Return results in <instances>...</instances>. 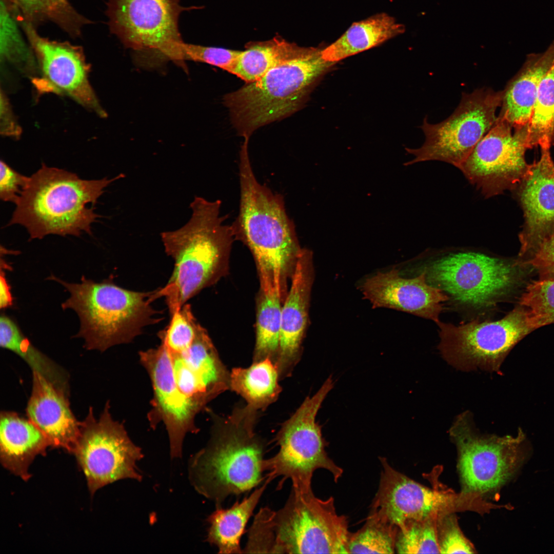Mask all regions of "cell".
<instances>
[{"mask_svg":"<svg viewBox=\"0 0 554 554\" xmlns=\"http://www.w3.org/2000/svg\"><path fill=\"white\" fill-rule=\"evenodd\" d=\"M369 516L399 529L412 520L471 510L484 513L494 505L481 496L425 487L393 469L385 458Z\"/></svg>","mask_w":554,"mask_h":554,"instance_id":"obj_14","label":"cell"},{"mask_svg":"<svg viewBox=\"0 0 554 554\" xmlns=\"http://www.w3.org/2000/svg\"><path fill=\"white\" fill-rule=\"evenodd\" d=\"M360 288L373 308L402 311L436 323L440 321L443 303L449 300L443 291L427 282L423 271L412 278L403 277L394 268L377 272L366 278Z\"/></svg>","mask_w":554,"mask_h":554,"instance_id":"obj_20","label":"cell"},{"mask_svg":"<svg viewBox=\"0 0 554 554\" xmlns=\"http://www.w3.org/2000/svg\"><path fill=\"white\" fill-rule=\"evenodd\" d=\"M333 387L329 377L311 397H307L284 424L276 437L279 450L265 459L264 471L271 481L282 477L289 479L292 486L303 490L312 489L313 474L318 469L329 471L337 483L343 470L328 457L321 428L315 422L316 414L327 394Z\"/></svg>","mask_w":554,"mask_h":554,"instance_id":"obj_10","label":"cell"},{"mask_svg":"<svg viewBox=\"0 0 554 554\" xmlns=\"http://www.w3.org/2000/svg\"><path fill=\"white\" fill-rule=\"evenodd\" d=\"M261 296L256 322L255 361L270 358L278 352L281 324V295L265 269L259 268Z\"/></svg>","mask_w":554,"mask_h":554,"instance_id":"obj_31","label":"cell"},{"mask_svg":"<svg viewBox=\"0 0 554 554\" xmlns=\"http://www.w3.org/2000/svg\"><path fill=\"white\" fill-rule=\"evenodd\" d=\"M503 94V91L489 88L463 93L459 105L446 120L433 124L425 118L421 126L425 141L419 148H406L414 158L404 165L438 161L459 168L497 121Z\"/></svg>","mask_w":554,"mask_h":554,"instance_id":"obj_13","label":"cell"},{"mask_svg":"<svg viewBox=\"0 0 554 554\" xmlns=\"http://www.w3.org/2000/svg\"><path fill=\"white\" fill-rule=\"evenodd\" d=\"M106 13L111 33L133 51L136 66L155 68L176 61L184 42L179 18L185 11L179 0H107Z\"/></svg>","mask_w":554,"mask_h":554,"instance_id":"obj_8","label":"cell"},{"mask_svg":"<svg viewBox=\"0 0 554 554\" xmlns=\"http://www.w3.org/2000/svg\"><path fill=\"white\" fill-rule=\"evenodd\" d=\"M273 513L274 511L267 507L261 508L249 530L248 541L243 553H274Z\"/></svg>","mask_w":554,"mask_h":554,"instance_id":"obj_40","label":"cell"},{"mask_svg":"<svg viewBox=\"0 0 554 554\" xmlns=\"http://www.w3.org/2000/svg\"><path fill=\"white\" fill-rule=\"evenodd\" d=\"M69 396L43 376L32 371V386L26 412L28 418L44 434L51 446L73 453L80 422L73 414Z\"/></svg>","mask_w":554,"mask_h":554,"instance_id":"obj_22","label":"cell"},{"mask_svg":"<svg viewBox=\"0 0 554 554\" xmlns=\"http://www.w3.org/2000/svg\"><path fill=\"white\" fill-rule=\"evenodd\" d=\"M21 130L16 122L8 99L2 90L1 92V133L5 136L18 138Z\"/></svg>","mask_w":554,"mask_h":554,"instance_id":"obj_44","label":"cell"},{"mask_svg":"<svg viewBox=\"0 0 554 554\" xmlns=\"http://www.w3.org/2000/svg\"><path fill=\"white\" fill-rule=\"evenodd\" d=\"M334 499L322 500L312 489L292 486L284 506L274 511L275 553H348L351 532Z\"/></svg>","mask_w":554,"mask_h":554,"instance_id":"obj_11","label":"cell"},{"mask_svg":"<svg viewBox=\"0 0 554 554\" xmlns=\"http://www.w3.org/2000/svg\"><path fill=\"white\" fill-rule=\"evenodd\" d=\"M519 305L526 309L534 329L554 323V280L539 279L529 283Z\"/></svg>","mask_w":554,"mask_h":554,"instance_id":"obj_37","label":"cell"},{"mask_svg":"<svg viewBox=\"0 0 554 554\" xmlns=\"http://www.w3.org/2000/svg\"><path fill=\"white\" fill-rule=\"evenodd\" d=\"M290 290L282 307L278 355L275 364L280 373L295 363L308 321L314 270L312 252L302 248L295 261Z\"/></svg>","mask_w":554,"mask_h":554,"instance_id":"obj_21","label":"cell"},{"mask_svg":"<svg viewBox=\"0 0 554 554\" xmlns=\"http://www.w3.org/2000/svg\"><path fill=\"white\" fill-rule=\"evenodd\" d=\"M403 25L386 13L372 16L354 23L336 41L323 49V57L336 63L348 56L378 46L403 33Z\"/></svg>","mask_w":554,"mask_h":554,"instance_id":"obj_26","label":"cell"},{"mask_svg":"<svg viewBox=\"0 0 554 554\" xmlns=\"http://www.w3.org/2000/svg\"><path fill=\"white\" fill-rule=\"evenodd\" d=\"M549 146L541 147L540 160L528 166L520 196L525 225L520 236L518 262L525 266L554 230V163Z\"/></svg>","mask_w":554,"mask_h":554,"instance_id":"obj_19","label":"cell"},{"mask_svg":"<svg viewBox=\"0 0 554 554\" xmlns=\"http://www.w3.org/2000/svg\"><path fill=\"white\" fill-rule=\"evenodd\" d=\"M469 411L458 415L448 432L458 452V469L463 492L492 493L517 473L529 457L530 447L519 429L516 437L480 433Z\"/></svg>","mask_w":554,"mask_h":554,"instance_id":"obj_9","label":"cell"},{"mask_svg":"<svg viewBox=\"0 0 554 554\" xmlns=\"http://www.w3.org/2000/svg\"><path fill=\"white\" fill-rule=\"evenodd\" d=\"M443 358L463 371L498 372L513 347L535 329L526 309L519 305L500 320H475L460 325L437 323Z\"/></svg>","mask_w":554,"mask_h":554,"instance_id":"obj_12","label":"cell"},{"mask_svg":"<svg viewBox=\"0 0 554 554\" xmlns=\"http://www.w3.org/2000/svg\"><path fill=\"white\" fill-rule=\"evenodd\" d=\"M517 261L480 251L461 250L432 259L423 271L427 282L455 304L473 310L492 308L508 297L521 282Z\"/></svg>","mask_w":554,"mask_h":554,"instance_id":"obj_7","label":"cell"},{"mask_svg":"<svg viewBox=\"0 0 554 554\" xmlns=\"http://www.w3.org/2000/svg\"><path fill=\"white\" fill-rule=\"evenodd\" d=\"M278 367L269 358L247 368H234L229 374V387L240 394L247 407L256 410L274 402L281 390Z\"/></svg>","mask_w":554,"mask_h":554,"instance_id":"obj_28","label":"cell"},{"mask_svg":"<svg viewBox=\"0 0 554 554\" xmlns=\"http://www.w3.org/2000/svg\"><path fill=\"white\" fill-rule=\"evenodd\" d=\"M13 304V298L10 290V286L6 278L5 270L1 268L0 278V308L5 309Z\"/></svg>","mask_w":554,"mask_h":554,"instance_id":"obj_45","label":"cell"},{"mask_svg":"<svg viewBox=\"0 0 554 554\" xmlns=\"http://www.w3.org/2000/svg\"><path fill=\"white\" fill-rule=\"evenodd\" d=\"M241 52V51L183 42L181 46L180 58L185 66L186 61L202 62L219 67L232 74Z\"/></svg>","mask_w":554,"mask_h":554,"instance_id":"obj_39","label":"cell"},{"mask_svg":"<svg viewBox=\"0 0 554 554\" xmlns=\"http://www.w3.org/2000/svg\"><path fill=\"white\" fill-rule=\"evenodd\" d=\"M49 446L47 437L28 418L14 412H1L0 459L10 472L28 480L30 465L37 456L45 455Z\"/></svg>","mask_w":554,"mask_h":554,"instance_id":"obj_23","label":"cell"},{"mask_svg":"<svg viewBox=\"0 0 554 554\" xmlns=\"http://www.w3.org/2000/svg\"><path fill=\"white\" fill-rule=\"evenodd\" d=\"M18 21L40 70L41 78L33 80L37 88L65 94L99 116L106 117L107 113L90 84L89 66L82 48L68 42L42 36L32 25Z\"/></svg>","mask_w":554,"mask_h":554,"instance_id":"obj_17","label":"cell"},{"mask_svg":"<svg viewBox=\"0 0 554 554\" xmlns=\"http://www.w3.org/2000/svg\"><path fill=\"white\" fill-rule=\"evenodd\" d=\"M440 553H473L475 549L464 536L454 515L440 517L438 521Z\"/></svg>","mask_w":554,"mask_h":554,"instance_id":"obj_41","label":"cell"},{"mask_svg":"<svg viewBox=\"0 0 554 554\" xmlns=\"http://www.w3.org/2000/svg\"><path fill=\"white\" fill-rule=\"evenodd\" d=\"M526 266L536 270L540 280H554V230L540 245Z\"/></svg>","mask_w":554,"mask_h":554,"instance_id":"obj_43","label":"cell"},{"mask_svg":"<svg viewBox=\"0 0 554 554\" xmlns=\"http://www.w3.org/2000/svg\"><path fill=\"white\" fill-rule=\"evenodd\" d=\"M171 355L179 364L181 378L209 402L229 387V375L200 325L190 347L180 354Z\"/></svg>","mask_w":554,"mask_h":554,"instance_id":"obj_25","label":"cell"},{"mask_svg":"<svg viewBox=\"0 0 554 554\" xmlns=\"http://www.w3.org/2000/svg\"><path fill=\"white\" fill-rule=\"evenodd\" d=\"M9 7L10 10L14 13H16L15 0H2Z\"/></svg>","mask_w":554,"mask_h":554,"instance_id":"obj_46","label":"cell"},{"mask_svg":"<svg viewBox=\"0 0 554 554\" xmlns=\"http://www.w3.org/2000/svg\"><path fill=\"white\" fill-rule=\"evenodd\" d=\"M239 176L240 209L231 224L234 238L248 245L259 268L270 273L276 290L282 295L289 263L295 260L302 249L295 225L286 212L283 196L257 181L247 144L242 145L241 149Z\"/></svg>","mask_w":554,"mask_h":554,"instance_id":"obj_4","label":"cell"},{"mask_svg":"<svg viewBox=\"0 0 554 554\" xmlns=\"http://www.w3.org/2000/svg\"><path fill=\"white\" fill-rule=\"evenodd\" d=\"M16 17L35 28L50 22L70 37L80 36L93 22L78 12L69 0H15Z\"/></svg>","mask_w":554,"mask_h":554,"instance_id":"obj_32","label":"cell"},{"mask_svg":"<svg viewBox=\"0 0 554 554\" xmlns=\"http://www.w3.org/2000/svg\"><path fill=\"white\" fill-rule=\"evenodd\" d=\"M253 411L247 408L230 418L229 427L216 428L207 446L188 463L189 481L216 507L229 496H239L264 480L262 444L251 426Z\"/></svg>","mask_w":554,"mask_h":554,"instance_id":"obj_5","label":"cell"},{"mask_svg":"<svg viewBox=\"0 0 554 554\" xmlns=\"http://www.w3.org/2000/svg\"><path fill=\"white\" fill-rule=\"evenodd\" d=\"M140 361L151 380L153 397L147 417L155 428L163 423L168 433L172 458L182 456L183 441L188 433H196V415L201 410L179 389L171 355L163 344L141 351Z\"/></svg>","mask_w":554,"mask_h":554,"instance_id":"obj_18","label":"cell"},{"mask_svg":"<svg viewBox=\"0 0 554 554\" xmlns=\"http://www.w3.org/2000/svg\"><path fill=\"white\" fill-rule=\"evenodd\" d=\"M107 402L98 419L92 407L80 422V434L73 453L93 496L102 487L124 479L140 481L136 463L143 458L140 447L129 438L122 423L114 420Z\"/></svg>","mask_w":554,"mask_h":554,"instance_id":"obj_15","label":"cell"},{"mask_svg":"<svg viewBox=\"0 0 554 554\" xmlns=\"http://www.w3.org/2000/svg\"><path fill=\"white\" fill-rule=\"evenodd\" d=\"M528 124L513 128L499 117L459 168L486 198L519 181L527 170Z\"/></svg>","mask_w":554,"mask_h":554,"instance_id":"obj_16","label":"cell"},{"mask_svg":"<svg viewBox=\"0 0 554 554\" xmlns=\"http://www.w3.org/2000/svg\"><path fill=\"white\" fill-rule=\"evenodd\" d=\"M305 48L280 36L249 42L241 51L232 74L247 83L254 82L272 69L298 57Z\"/></svg>","mask_w":554,"mask_h":554,"instance_id":"obj_29","label":"cell"},{"mask_svg":"<svg viewBox=\"0 0 554 554\" xmlns=\"http://www.w3.org/2000/svg\"><path fill=\"white\" fill-rule=\"evenodd\" d=\"M440 517L412 520L399 529L395 550L399 553H440L438 521Z\"/></svg>","mask_w":554,"mask_h":554,"instance_id":"obj_36","label":"cell"},{"mask_svg":"<svg viewBox=\"0 0 554 554\" xmlns=\"http://www.w3.org/2000/svg\"><path fill=\"white\" fill-rule=\"evenodd\" d=\"M0 345L21 358L31 368L68 396L69 375L66 371L35 348L16 322L2 314L0 318Z\"/></svg>","mask_w":554,"mask_h":554,"instance_id":"obj_30","label":"cell"},{"mask_svg":"<svg viewBox=\"0 0 554 554\" xmlns=\"http://www.w3.org/2000/svg\"><path fill=\"white\" fill-rule=\"evenodd\" d=\"M554 142V63L540 84L528 124V148Z\"/></svg>","mask_w":554,"mask_h":554,"instance_id":"obj_34","label":"cell"},{"mask_svg":"<svg viewBox=\"0 0 554 554\" xmlns=\"http://www.w3.org/2000/svg\"><path fill=\"white\" fill-rule=\"evenodd\" d=\"M399 529L368 516L365 525L351 533L348 553H393Z\"/></svg>","mask_w":554,"mask_h":554,"instance_id":"obj_35","label":"cell"},{"mask_svg":"<svg viewBox=\"0 0 554 554\" xmlns=\"http://www.w3.org/2000/svg\"><path fill=\"white\" fill-rule=\"evenodd\" d=\"M554 63V42L543 52L531 54L503 90L498 116L513 128L528 124L542 80Z\"/></svg>","mask_w":554,"mask_h":554,"instance_id":"obj_24","label":"cell"},{"mask_svg":"<svg viewBox=\"0 0 554 554\" xmlns=\"http://www.w3.org/2000/svg\"><path fill=\"white\" fill-rule=\"evenodd\" d=\"M18 19L8 6L0 0V55L25 75L36 78L38 69L33 51L25 41Z\"/></svg>","mask_w":554,"mask_h":554,"instance_id":"obj_33","label":"cell"},{"mask_svg":"<svg viewBox=\"0 0 554 554\" xmlns=\"http://www.w3.org/2000/svg\"><path fill=\"white\" fill-rule=\"evenodd\" d=\"M257 488L249 497L241 502L236 501L228 508L216 507L208 518L209 524L206 541L217 548L219 553H243L240 541L249 518L259 502L267 484Z\"/></svg>","mask_w":554,"mask_h":554,"instance_id":"obj_27","label":"cell"},{"mask_svg":"<svg viewBox=\"0 0 554 554\" xmlns=\"http://www.w3.org/2000/svg\"><path fill=\"white\" fill-rule=\"evenodd\" d=\"M29 177L18 173L5 162L1 161L0 198L15 204L25 188Z\"/></svg>","mask_w":554,"mask_h":554,"instance_id":"obj_42","label":"cell"},{"mask_svg":"<svg viewBox=\"0 0 554 554\" xmlns=\"http://www.w3.org/2000/svg\"><path fill=\"white\" fill-rule=\"evenodd\" d=\"M170 315L169 323L159 332L158 337L171 354L178 355L190 347L200 324L187 303Z\"/></svg>","mask_w":554,"mask_h":554,"instance_id":"obj_38","label":"cell"},{"mask_svg":"<svg viewBox=\"0 0 554 554\" xmlns=\"http://www.w3.org/2000/svg\"><path fill=\"white\" fill-rule=\"evenodd\" d=\"M123 177L120 174L111 179L86 180L42 164L29 177L8 225L24 226L31 239L91 234V225L99 215L88 205H95L105 188Z\"/></svg>","mask_w":554,"mask_h":554,"instance_id":"obj_2","label":"cell"},{"mask_svg":"<svg viewBox=\"0 0 554 554\" xmlns=\"http://www.w3.org/2000/svg\"><path fill=\"white\" fill-rule=\"evenodd\" d=\"M48 279L61 284L69 292L62 308L77 314L80 327L75 337L84 340L87 349L102 352L130 343L144 328L161 320V313L151 304L157 299L156 290L132 291L110 279L96 282L84 276L79 283L67 282L53 275Z\"/></svg>","mask_w":554,"mask_h":554,"instance_id":"obj_3","label":"cell"},{"mask_svg":"<svg viewBox=\"0 0 554 554\" xmlns=\"http://www.w3.org/2000/svg\"><path fill=\"white\" fill-rule=\"evenodd\" d=\"M322 50L305 47L298 57L225 95L224 103L242 135L249 137L258 128L300 108L312 88L335 63L326 61Z\"/></svg>","mask_w":554,"mask_h":554,"instance_id":"obj_6","label":"cell"},{"mask_svg":"<svg viewBox=\"0 0 554 554\" xmlns=\"http://www.w3.org/2000/svg\"><path fill=\"white\" fill-rule=\"evenodd\" d=\"M221 202L195 196L190 203L192 215L181 228L161 233L165 251L174 261L169 280L156 289L164 298L170 314L210 284L234 235L227 216L220 215Z\"/></svg>","mask_w":554,"mask_h":554,"instance_id":"obj_1","label":"cell"}]
</instances>
